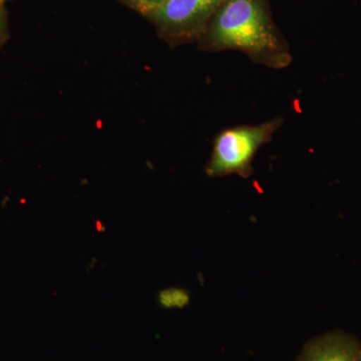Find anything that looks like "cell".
<instances>
[{"mask_svg":"<svg viewBox=\"0 0 361 361\" xmlns=\"http://www.w3.org/2000/svg\"><path fill=\"white\" fill-rule=\"evenodd\" d=\"M4 0H0V4H2V2H4Z\"/></svg>","mask_w":361,"mask_h":361,"instance_id":"cell-9","label":"cell"},{"mask_svg":"<svg viewBox=\"0 0 361 361\" xmlns=\"http://www.w3.org/2000/svg\"><path fill=\"white\" fill-rule=\"evenodd\" d=\"M226 0H166L148 16L169 44L200 39Z\"/></svg>","mask_w":361,"mask_h":361,"instance_id":"cell-3","label":"cell"},{"mask_svg":"<svg viewBox=\"0 0 361 361\" xmlns=\"http://www.w3.org/2000/svg\"><path fill=\"white\" fill-rule=\"evenodd\" d=\"M296 361H361V341L342 330L311 339Z\"/></svg>","mask_w":361,"mask_h":361,"instance_id":"cell-4","label":"cell"},{"mask_svg":"<svg viewBox=\"0 0 361 361\" xmlns=\"http://www.w3.org/2000/svg\"><path fill=\"white\" fill-rule=\"evenodd\" d=\"M4 33H6V23H4V11L2 4H0V45L4 39Z\"/></svg>","mask_w":361,"mask_h":361,"instance_id":"cell-7","label":"cell"},{"mask_svg":"<svg viewBox=\"0 0 361 361\" xmlns=\"http://www.w3.org/2000/svg\"><path fill=\"white\" fill-rule=\"evenodd\" d=\"M130 4H132L133 6H135L137 8V0H127Z\"/></svg>","mask_w":361,"mask_h":361,"instance_id":"cell-8","label":"cell"},{"mask_svg":"<svg viewBox=\"0 0 361 361\" xmlns=\"http://www.w3.org/2000/svg\"><path fill=\"white\" fill-rule=\"evenodd\" d=\"M283 123L281 116L255 126H237L221 130L214 140L212 154L207 163L208 177L230 175L250 178L253 160L261 147L269 142Z\"/></svg>","mask_w":361,"mask_h":361,"instance_id":"cell-2","label":"cell"},{"mask_svg":"<svg viewBox=\"0 0 361 361\" xmlns=\"http://www.w3.org/2000/svg\"><path fill=\"white\" fill-rule=\"evenodd\" d=\"M199 42L204 51H241L256 65L275 70L292 63L290 47L273 21L269 0H226Z\"/></svg>","mask_w":361,"mask_h":361,"instance_id":"cell-1","label":"cell"},{"mask_svg":"<svg viewBox=\"0 0 361 361\" xmlns=\"http://www.w3.org/2000/svg\"><path fill=\"white\" fill-rule=\"evenodd\" d=\"M190 302V294L182 288H169L161 291L159 294V303L163 307L183 308Z\"/></svg>","mask_w":361,"mask_h":361,"instance_id":"cell-5","label":"cell"},{"mask_svg":"<svg viewBox=\"0 0 361 361\" xmlns=\"http://www.w3.org/2000/svg\"><path fill=\"white\" fill-rule=\"evenodd\" d=\"M165 1L166 0H137V9L148 16Z\"/></svg>","mask_w":361,"mask_h":361,"instance_id":"cell-6","label":"cell"}]
</instances>
